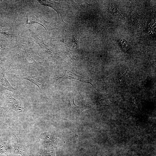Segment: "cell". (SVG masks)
Masks as SVG:
<instances>
[{
	"mask_svg": "<svg viewBox=\"0 0 156 156\" xmlns=\"http://www.w3.org/2000/svg\"><path fill=\"white\" fill-rule=\"evenodd\" d=\"M10 110L8 107H5L0 106V118H4L7 115Z\"/></svg>",
	"mask_w": 156,
	"mask_h": 156,
	"instance_id": "obj_13",
	"label": "cell"
},
{
	"mask_svg": "<svg viewBox=\"0 0 156 156\" xmlns=\"http://www.w3.org/2000/svg\"><path fill=\"white\" fill-rule=\"evenodd\" d=\"M6 90L14 94L17 93V90L11 85L6 78L5 69L1 67L0 68V94H3Z\"/></svg>",
	"mask_w": 156,
	"mask_h": 156,
	"instance_id": "obj_3",
	"label": "cell"
},
{
	"mask_svg": "<svg viewBox=\"0 0 156 156\" xmlns=\"http://www.w3.org/2000/svg\"><path fill=\"white\" fill-rule=\"evenodd\" d=\"M75 96H73L69 98V104L73 112H75L78 115H79L83 111L88 109V108L86 104L83 107H80L77 105L74 101Z\"/></svg>",
	"mask_w": 156,
	"mask_h": 156,
	"instance_id": "obj_10",
	"label": "cell"
},
{
	"mask_svg": "<svg viewBox=\"0 0 156 156\" xmlns=\"http://www.w3.org/2000/svg\"><path fill=\"white\" fill-rule=\"evenodd\" d=\"M3 94L8 107L17 112L22 110V107L21 104L19 100L14 98L12 95L8 93L5 92Z\"/></svg>",
	"mask_w": 156,
	"mask_h": 156,
	"instance_id": "obj_6",
	"label": "cell"
},
{
	"mask_svg": "<svg viewBox=\"0 0 156 156\" xmlns=\"http://www.w3.org/2000/svg\"><path fill=\"white\" fill-rule=\"evenodd\" d=\"M40 140L44 148L49 147H56L63 141L61 138L54 132H52L41 134Z\"/></svg>",
	"mask_w": 156,
	"mask_h": 156,
	"instance_id": "obj_1",
	"label": "cell"
},
{
	"mask_svg": "<svg viewBox=\"0 0 156 156\" xmlns=\"http://www.w3.org/2000/svg\"><path fill=\"white\" fill-rule=\"evenodd\" d=\"M22 78L37 86L40 92L43 88L45 83L44 79L39 76H26L23 77Z\"/></svg>",
	"mask_w": 156,
	"mask_h": 156,
	"instance_id": "obj_8",
	"label": "cell"
},
{
	"mask_svg": "<svg viewBox=\"0 0 156 156\" xmlns=\"http://www.w3.org/2000/svg\"><path fill=\"white\" fill-rule=\"evenodd\" d=\"M0 156H8L7 155H0Z\"/></svg>",
	"mask_w": 156,
	"mask_h": 156,
	"instance_id": "obj_14",
	"label": "cell"
},
{
	"mask_svg": "<svg viewBox=\"0 0 156 156\" xmlns=\"http://www.w3.org/2000/svg\"><path fill=\"white\" fill-rule=\"evenodd\" d=\"M42 155L45 156H55L54 151L52 147L45 148V150Z\"/></svg>",
	"mask_w": 156,
	"mask_h": 156,
	"instance_id": "obj_12",
	"label": "cell"
},
{
	"mask_svg": "<svg viewBox=\"0 0 156 156\" xmlns=\"http://www.w3.org/2000/svg\"><path fill=\"white\" fill-rule=\"evenodd\" d=\"M27 20L26 23L27 24H31L33 23H37L42 25L45 29L47 33L52 30L53 24L52 23L45 20L43 17L40 15H36L32 16H26Z\"/></svg>",
	"mask_w": 156,
	"mask_h": 156,
	"instance_id": "obj_4",
	"label": "cell"
},
{
	"mask_svg": "<svg viewBox=\"0 0 156 156\" xmlns=\"http://www.w3.org/2000/svg\"><path fill=\"white\" fill-rule=\"evenodd\" d=\"M38 1L41 5L50 7L55 10L57 13L58 16H60L61 17L63 21L64 22L62 16L63 11L62 2H57L50 0H38Z\"/></svg>",
	"mask_w": 156,
	"mask_h": 156,
	"instance_id": "obj_7",
	"label": "cell"
},
{
	"mask_svg": "<svg viewBox=\"0 0 156 156\" xmlns=\"http://www.w3.org/2000/svg\"><path fill=\"white\" fill-rule=\"evenodd\" d=\"M13 135L16 137V143L13 146L14 153L16 154H20L21 156H27L26 149L22 141L17 135Z\"/></svg>",
	"mask_w": 156,
	"mask_h": 156,
	"instance_id": "obj_9",
	"label": "cell"
},
{
	"mask_svg": "<svg viewBox=\"0 0 156 156\" xmlns=\"http://www.w3.org/2000/svg\"><path fill=\"white\" fill-rule=\"evenodd\" d=\"M31 34L37 43L47 54L51 57H54L55 56L57 51L45 44L43 39H40L35 33L31 31Z\"/></svg>",
	"mask_w": 156,
	"mask_h": 156,
	"instance_id": "obj_5",
	"label": "cell"
},
{
	"mask_svg": "<svg viewBox=\"0 0 156 156\" xmlns=\"http://www.w3.org/2000/svg\"><path fill=\"white\" fill-rule=\"evenodd\" d=\"M66 79L77 80L81 82L90 83L94 86L93 84L92 83L91 80H90L88 79H85L82 77L77 75L74 72L67 69L66 68L64 74L62 76L54 80V81L56 82V87L60 83Z\"/></svg>",
	"mask_w": 156,
	"mask_h": 156,
	"instance_id": "obj_2",
	"label": "cell"
},
{
	"mask_svg": "<svg viewBox=\"0 0 156 156\" xmlns=\"http://www.w3.org/2000/svg\"><path fill=\"white\" fill-rule=\"evenodd\" d=\"M10 150V146L6 143L0 142V155H7Z\"/></svg>",
	"mask_w": 156,
	"mask_h": 156,
	"instance_id": "obj_11",
	"label": "cell"
}]
</instances>
